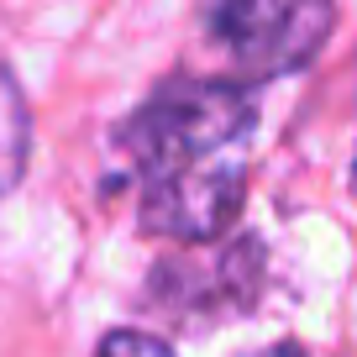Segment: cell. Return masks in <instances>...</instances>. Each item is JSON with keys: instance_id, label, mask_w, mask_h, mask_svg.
I'll use <instances>...</instances> for the list:
<instances>
[{"instance_id": "obj_3", "label": "cell", "mask_w": 357, "mask_h": 357, "mask_svg": "<svg viewBox=\"0 0 357 357\" xmlns=\"http://www.w3.org/2000/svg\"><path fill=\"white\" fill-rule=\"evenodd\" d=\"M26 153H32V116L16 79L0 68V195H11L26 174Z\"/></svg>"}, {"instance_id": "obj_1", "label": "cell", "mask_w": 357, "mask_h": 357, "mask_svg": "<svg viewBox=\"0 0 357 357\" xmlns=\"http://www.w3.org/2000/svg\"><path fill=\"white\" fill-rule=\"evenodd\" d=\"M252 137L257 105L247 84L163 79L121 132L142 231L168 242H215L247 200Z\"/></svg>"}, {"instance_id": "obj_2", "label": "cell", "mask_w": 357, "mask_h": 357, "mask_svg": "<svg viewBox=\"0 0 357 357\" xmlns=\"http://www.w3.org/2000/svg\"><path fill=\"white\" fill-rule=\"evenodd\" d=\"M336 0H221L211 11V43L236 79L263 84L305 68L326 47Z\"/></svg>"}, {"instance_id": "obj_4", "label": "cell", "mask_w": 357, "mask_h": 357, "mask_svg": "<svg viewBox=\"0 0 357 357\" xmlns=\"http://www.w3.org/2000/svg\"><path fill=\"white\" fill-rule=\"evenodd\" d=\"M95 357H178V352L168 342H158V336H147V331H111Z\"/></svg>"}]
</instances>
